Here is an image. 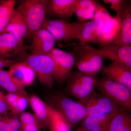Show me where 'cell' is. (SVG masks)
Masks as SVG:
<instances>
[{
    "instance_id": "6da1fadb",
    "label": "cell",
    "mask_w": 131,
    "mask_h": 131,
    "mask_svg": "<svg viewBox=\"0 0 131 131\" xmlns=\"http://www.w3.org/2000/svg\"><path fill=\"white\" fill-rule=\"evenodd\" d=\"M47 105L62 117L71 128L87 117L84 105L60 92H56L48 98Z\"/></svg>"
},
{
    "instance_id": "30bf717a",
    "label": "cell",
    "mask_w": 131,
    "mask_h": 131,
    "mask_svg": "<svg viewBox=\"0 0 131 131\" xmlns=\"http://www.w3.org/2000/svg\"><path fill=\"white\" fill-rule=\"evenodd\" d=\"M79 102L85 107L87 117L97 114L116 113L122 108L107 96L95 91Z\"/></svg>"
},
{
    "instance_id": "9a60e30c",
    "label": "cell",
    "mask_w": 131,
    "mask_h": 131,
    "mask_svg": "<svg viewBox=\"0 0 131 131\" xmlns=\"http://www.w3.org/2000/svg\"><path fill=\"white\" fill-rule=\"evenodd\" d=\"M102 69L108 78L131 90V68L122 64L112 62L107 66H103Z\"/></svg>"
},
{
    "instance_id": "cb8c5ba5",
    "label": "cell",
    "mask_w": 131,
    "mask_h": 131,
    "mask_svg": "<svg viewBox=\"0 0 131 131\" xmlns=\"http://www.w3.org/2000/svg\"><path fill=\"white\" fill-rule=\"evenodd\" d=\"M15 0L3 1L0 5V34L4 32L15 11Z\"/></svg>"
},
{
    "instance_id": "44dd1931",
    "label": "cell",
    "mask_w": 131,
    "mask_h": 131,
    "mask_svg": "<svg viewBox=\"0 0 131 131\" xmlns=\"http://www.w3.org/2000/svg\"><path fill=\"white\" fill-rule=\"evenodd\" d=\"M96 2L93 0H78L74 13L77 17L78 22L84 23L93 19L96 12Z\"/></svg>"
},
{
    "instance_id": "4fadbf2b",
    "label": "cell",
    "mask_w": 131,
    "mask_h": 131,
    "mask_svg": "<svg viewBox=\"0 0 131 131\" xmlns=\"http://www.w3.org/2000/svg\"><path fill=\"white\" fill-rule=\"evenodd\" d=\"M78 0H47L46 18L64 19L72 16Z\"/></svg>"
},
{
    "instance_id": "d4e9b609",
    "label": "cell",
    "mask_w": 131,
    "mask_h": 131,
    "mask_svg": "<svg viewBox=\"0 0 131 131\" xmlns=\"http://www.w3.org/2000/svg\"><path fill=\"white\" fill-rule=\"evenodd\" d=\"M5 98L11 113L17 115L24 112L29 103L28 98L17 94L8 93Z\"/></svg>"
},
{
    "instance_id": "277c9868",
    "label": "cell",
    "mask_w": 131,
    "mask_h": 131,
    "mask_svg": "<svg viewBox=\"0 0 131 131\" xmlns=\"http://www.w3.org/2000/svg\"><path fill=\"white\" fill-rule=\"evenodd\" d=\"M47 0H23L17 8L21 12L30 37L42 27L46 15Z\"/></svg>"
},
{
    "instance_id": "52a82bcc",
    "label": "cell",
    "mask_w": 131,
    "mask_h": 131,
    "mask_svg": "<svg viewBox=\"0 0 131 131\" xmlns=\"http://www.w3.org/2000/svg\"><path fill=\"white\" fill-rule=\"evenodd\" d=\"M66 81V94L80 101L95 91L97 78L79 71H74L71 72Z\"/></svg>"
},
{
    "instance_id": "3957f363",
    "label": "cell",
    "mask_w": 131,
    "mask_h": 131,
    "mask_svg": "<svg viewBox=\"0 0 131 131\" xmlns=\"http://www.w3.org/2000/svg\"><path fill=\"white\" fill-rule=\"evenodd\" d=\"M71 53L75 59L79 71L84 74L95 77L103 66L102 58L91 50L89 44L79 41L72 45Z\"/></svg>"
},
{
    "instance_id": "83f0119b",
    "label": "cell",
    "mask_w": 131,
    "mask_h": 131,
    "mask_svg": "<svg viewBox=\"0 0 131 131\" xmlns=\"http://www.w3.org/2000/svg\"><path fill=\"white\" fill-rule=\"evenodd\" d=\"M50 131H71V128L58 113L48 105Z\"/></svg>"
},
{
    "instance_id": "ba28073f",
    "label": "cell",
    "mask_w": 131,
    "mask_h": 131,
    "mask_svg": "<svg viewBox=\"0 0 131 131\" xmlns=\"http://www.w3.org/2000/svg\"><path fill=\"white\" fill-rule=\"evenodd\" d=\"M83 24L78 22L70 23L65 19L46 18L41 27L50 32L56 40L68 42L77 39Z\"/></svg>"
},
{
    "instance_id": "8fae6325",
    "label": "cell",
    "mask_w": 131,
    "mask_h": 131,
    "mask_svg": "<svg viewBox=\"0 0 131 131\" xmlns=\"http://www.w3.org/2000/svg\"><path fill=\"white\" fill-rule=\"evenodd\" d=\"M89 47L102 58L108 59L113 62L122 64L131 68V46L112 43L98 49L90 45Z\"/></svg>"
},
{
    "instance_id": "5bb4252c",
    "label": "cell",
    "mask_w": 131,
    "mask_h": 131,
    "mask_svg": "<svg viewBox=\"0 0 131 131\" xmlns=\"http://www.w3.org/2000/svg\"><path fill=\"white\" fill-rule=\"evenodd\" d=\"M31 44L28 47L31 54H48L54 48L56 40L50 32L41 27L32 35Z\"/></svg>"
},
{
    "instance_id": "5b68a950",
    "label": "cell",
    "mask_w": 131,
    "mask_h": 131,
    "mask_svg": "<svg viewBox=\"0 0 131 131\" xmlns=\"http://www.w3.org/2000/svg\"><path fill=\"white\" fill-rule=\"evenodd\" d=\"M23 62L30 67L40 83L49 89L52 88L55 64L50 54H31Z\"/></svg>"
},
{
    "instance_id": "ac0fdd59",
    "label": "cell",
    "mask_w": 131,
    "mask_h": 131,
    "mask_svg": "<svg viewBox=\"0 0 131 131\" xmlns=\"http://www.w3.org/2000/svg\"><path fill=\"white\" fill-rule=\"evenodd\" d=\"M120 29L112 43L123 46H131V5L128 2L122 14Z\"/></svg>"
},
{
    "instance_id": "484cf974",
    "label": "cell",
    "mask_w": 131,
    "mask_h": 131,
    "mask_svg": "<svg viewBox=\"0 0 131 131\" xmlns=\"http://www.w3.org/2000/svg\"><path fill=\"white\" fill-rule=\"evenodd\" d=\"M79 41L88 43H97L96 25L93 20L84 23L78 35Z\"/></svg>"
},
{
    "instance_id": "9c48e42d",
    "label": "cell",
    "mask_w": 131,
    "mask_h": 131,
    "mask_svg": "<svg viewBox=\"0 0 131 131\" xmlns=\"http://www.w3.org/2000/svg\"><path fill=\"white\" fill-rule=\"evenodd\" d=\"M49 54L55 64L53 73L54 80L59 85H62L67 81L75 65V57L72 53L54 47Z\"/></svg>"
},
{
    "instance_id": "d6a6232c",
    "label": "cell",
    "mask_w": 131,
    "mask_h": 131,
    "mask_svg": "<svg viewBox=\"0 0 131 131\" xmlns=\"http://www.w3.org/2000/svg\"><path fill=\"white\" fill-rule=\"evenodd\" d=\"M3 2V0H0V5H1V3H2Z\"/></svg>"
},
{
    "instance_id": "e0dca14e",
    "label": "cell",
    "mask_w": 131,
    "mask_h": 131,
    "mask_svg": "<svg viewBox=\"0 0 131 131\" xmlns=\"http://www.w3.org/2000/svg\"><path fill=\"white\" fill-rule=\"evenodd\" d=\"M116 113L97 114L87 116L82 121V127L90 131H109Z\"/></svg>"
},
{
    "instance_id": "7402d4cb",
    "label": "cell",
    "mask_w": 131,
    "mask_h": 131,
    "mask_svg": "<svg viewBox=\"0 0 131 131\" xmlns=\"http://www.w3.org/2000/svg\"><path fill=\"white\" fill-rule=\"evenodd\" d=\"M0 86L8 93L17 94L28 98L25 88L21 86L14 81L9 74L8 71L0 69Z\"/></svg>"
},
{
    "instance_id": "8992f818",
    "label": "cell",
    "mask_w": 131,
    "mask_h": 131,
    "mask_svg": "<svg viewBox=\"0 0 131 131\" xmlns=\"http://www.w3.org/2000/svg\"><path fill=\"white\" fill-rule=\"evenodd\" d=\"M96 89L99 92L125 110L131 111V90L107 77L97 78Z\"/></svg>"
},
{
    "instance_id": "2e32d148",
    "label": "cell",
    "mask_w": 131,
    "mask_h": 131,
    "mask_svg": "<svg viewBox=\"0 0 131 131\" xmlns=\"http://www.w3.org/2000/svg\"><path fill=\"white\" fill-rule=\"evenodd\" d=\"M11 77L19 85L25 88L33 83L36 76L32 70L25 62H18L9 68Z\"/></svg>"
},
{
    "instance_id": "d6986e66",
    "label": "cell",
    "mask_w": 131,
    "mask_h": 131,
    "mask_svg": "<svg viewBox=\"0 0 131 131\" xmlns=\"http://www.w3.org/2000/svg\"><path fill=\"white\" fill-rule=\"evenodd\" d=\"M3 32L11 34L19 40L30 37L28 27L23 14L18 8L15 9L11 21Z\"/></svg>"
},
{
    "instance_id": "7c38bea8",
    "label": "cell",
    "mask_w": 131,
    "mask_h": 131,
    "mask_svg": "<svg viewBox=\"0 0 131 131\" xmlns=\"http://www.w3.org/2000/svg\"><path fill=\"white\" fill-rule=\"evenodd\" d=\"M29 46L14 35L7 32L0 34V59H8L24 53Z\"/></svg>"
},
{
    "instance_id": "4dcf8cb0",
    "label": "cell",
    "mask_w": 131,
    "mask_h": 131,
    "mask_svg": "<svg viewBox=\"0 0 131 131\" xmlns=\"http://www.w3.org/2000/svg\"><path fill=\"white\" fill-rule=\"evenodd\" d=\"M9 107L6 100H0V115L8 113Z\"/></svg>"
},
{
    "instance_id": "f1b7e54d",
    "label": "cell",
    "mask_w": 131,
    "mask_h": 131,
    "mask_svg": "<svg viewBox=\"0 0 131 131\" xmlns=\"http://www.w3.org/2000/svg\"><path fill=\"white\" fill-rule=\"evenodd\" d=\"M105 4H110L111 9L117 14V18L121 21L122 14L128 2L126 0H103Z\"/></svg>"
},
{
    "instance_id": "1f68e13d",
    "label": "cell",
    "mask_w": 131,
    "mask_h": 131,
    "mask_svg": "<svg viewBox=\"0 0 131 131\" xmlns=\"http://www.w3.org/2000/svg\"><path fill=\"white\" fill-rule=\"evenodd\" d=\"M5 95H6L4 94V93L0 90V100H6Z\"/></svg>"
},
{
    "instance_id": "603a6c76",
    "label": "cell",
    "mask_w": 131,
    "mask_h": 131,
    "mask_svg": "<svg viewBox=\"0 0 131 131\" xmlns=\"http://www.w3.org/2000/svg\"><path fill=\"white\" fill-rule=\"evenodd\" d=\"M109 131H131L130 112L121 108L114 117Z\"/></svg>"
},
{
    "instance_id": "4316f807",
    "label": "cell",
    "mask_w": 131,
    "mask_h": 131,
    "mask_svg": "<svg viewBox=\"0 0 131 131\" xmlns=\"http://www.w3.org/2000/svg\"><path fill=\"white\" fill-rule=\"evenodd\" d=\"M0 131H21V125L18 115L11 113L0 115Z\"/></svg>"
},
{
    "instance_id": "7a4b0ae2",
    "label": "cell",
    "mask_w": 131,
    "mask_h": 131,
    "mask_svg": "<svg viewBox=\"0 0 131 131\" xmlns=\"http://www.w3.org/2000/svg\"><path fill=\"white\" fill-rule=\"evenodd\" d=\"M92 20L96 25L97 44L100 48L112 43L118 34L121 25L117 16H111L97 1L95 15Z\"/></svg>"
},
{
    "instance_id": "ffe728a7",
    "label": "cell",
    "mask_w": 131,
    "mask_h": 131,
    "mask_svg": "<svg viewBox=\"0 0 131 131\" xmlns=\"http://www.w3.org/2000/svg\"><path fill=\"white\" fill-rule=\"evenodd\" d=\"M28 103L30 104L34 114L40 122L41 128L49 127V115L47 103H45L38 96L32 95L28 96Z\"/></svg>"
},
{
    "instance_id": "f546056e",
    "label": "cell",
    "mask_w": 131,
    "mask_h": 131,
    "mask_svg": "<svg viewBox=\"0 0 131 131\" xmlns=\"http://www.w3.org/2000/svg\"><path fill=\"white\" fill-rule=\"evenodd\" d=\"M18 62L14 60L0 59V69L8 67L10 68Z\"/></svg>"
}]
</instances>
